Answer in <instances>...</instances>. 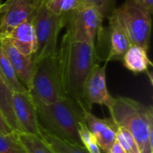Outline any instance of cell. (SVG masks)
<instances>
[{
	"label": "cell",
	"mask_w": 153,
	"mask_h": 153,
	"mask_svg": "<svg viewBox=\"0 0 153 153\" xmlns=\"http://www.w3.org/2000/svg\"><path fill=\"white\" fill-rule=\"evenodd\" d=\"M17 134H0V153H26Z\"/></svg>",
	"instance_id": "21"
},
{
	"label": "cell",
	"mask_w": 153,
	"mask_h": 153,
	"mask_svg": "<svg viewBox=\"0 0 153 153\" xmlns=\"http://www.w3.org/2000/svg\"><path fill=\"white\" fill-rule=\"evenodd\" d=\"M139 6L146 10L151 14L153 12V0H133Z\"/></svg>",
	"instance_id": "26"
},
{
	"label": "cell",
	"mask_w": 153,
	"mask_h": 153,
	"mask_svg": "<svg viewBox=\"0 0 153 153\" xmlns=\"http://www.w3.org/2000/svg\"><path fill=\"white\" fill-rule=\"evenodd\" d=\"M39 0H6L5 10L0 16V37L17 25L31 21Z\"/></svg>",
	"instance_id": "10"
},
{
	"label": "cell",
	"mask_w": 153,
	"mask_h": 153,
	"mask_svg": "<svg viewBox=\"0 0 153 153\" xmlns=\"http://www.w3.org/2000/svg\"><path fill=\"white\" fill-rule=\"evenodd\" d=\"M0 72L1 74L13 92H26L28 90L19 80L13 65L7 58L4 51L0 46Z\"/></svg>",
	"instance_id": "18"
},
{
	"label": "cell",
	"mask_w": 153,
	"mask_h": 153,
	"mask_svg": "<svg viewBox=\"0 0 153 153\" xmlns=\"http://www.w3.org/2000/svg\"><path fill=\"white\" fill-rule=\"evenodd\" d=\"M113 12L123 26L131 44L142 47L148 51L152 31V14L133 0H126Z\"/></svg>",
	"instance_id": "5"
},
{
	"label": "cell",
	"mask_w": 153,
	"mask_h": 153,
	"mask_svg": "<svg viewBox=\"0 0 153 153\" xmlns=\"http://www.w3.org/2000/svg\"><path fill=\"white\" fill-rule=\"evenodd\" d=\"M28 91L33 100L44 104L55 102L62 98L58 81L56 54L36 64Z\"/></svg>",
	"instance_id": "6"
},
{
	"label": "cell",
	"mask_w": 153,
	"mask_h": 153,
	"mask_svg": "<svg viewBox=\"0 0 153 153\" xmlns=\"http://www.w3.org/2000/svg\"><path fill=\"white\" fill-rule=\"evenodd\" d=\"M111 119L135 139L141 153H153V109L134 99L114 98L108 108Z\"/></svg>",
	"instance_id": "2"
},
{
	"label": "cell",
	"mask_w": 153,
	"mask_h": 153,
	"mask_svg": "<svg viewBox=\"0 0 153 153\" xmlns=\"http://www.w3.org/2000/svg\"><path fill=\"white\" fill-rule=\"evenodd\" d=\"M104 17L92 6H80L67 17L65 33L72 40L96 45Z\"/></svg>",
	"instance_id": "7"
},
{
	"label": "cell",
	"mask_w": 153,
	"mask_h": 153,
	"mask_svg": "<svg viewBox=\"0 0 153 153\" xmlns=\"http://www.w3.org/2000/svg\"><path fill=\"white\" fill-rule=\"evenodd\" d=\"M108 153H125V152L121 148V146L118 144V143L117 141H115Z\"/></svg>",
	"instance_id": "28"
},
{
	"label": "cell",
	"mask_w": 153,
	"mask_h": 153,
	"mask_svg": "<svg viewBox=\"0 0 153 153\" xmlns=\"http://www.w3.org/2000/svg\"><path fill=\"white\" fill-rule=\"evenodd\" d=\"M46 1L39 0L31 19L37 40L36 51L31 56L35 64L56 54L58 35L67 23L65 16L55 14L48 9Z\"/></svg>",
	"instance_id": "4"
},
{
	"label": "cell",
	"mask_w": 153,
	"mask_h": 153,
	"mask_svg": "<svg viewBox=\"0 0 153 153\" xmlns=\"http://www.w3.org/2000/svg\"><path fill=\"white\" fill-rule=\"evenodd\" d=\"M39 136L54 153H89L83 145L63 140L46 130L40 125L39 126Z\"/></svg>",
	"instance_id": "16"
},
{
	"label": "cell",
	"mask_w": 153,
	"mask_h": 153,
	"mask_svg": "<svg viewBox=\"0 0 153 153\" xmlns=\"http://www.w3.org/2000/svg\"><path fill=\"white\" fill-rule=\"evenodd\" d=\"M13 93L0 72V109L12 129L16 133H20L13 110Z\"/></svg>",
	"instance_id": "17"
},
{
	"label": "cell",
	"mask_w": 153,
	"mask_h": 153,
	"mask_svg": "<svg viewBox=\"0 0 153 153\" xmlns=\"http://www.w3.org/2000/svg\"><path fill=\"white\" fill-rule=\"evenodd\" d=\"M109 29H110V40H109V52L107 62L113 60H122L124 55L132 45L123 26L114 12L108 16Z\"/></svg>",
	"instance_id": "14"
},
{
	"label": "cell",
	"mask_w": 153,
	"mask_h": 153,
	"mask_svg": "<svg viewBox=\"0 0 153 153\" xmlns=\"http://www.w3.org/2000/svg\"><path fill=\"white\" fill-rule=\"evenodd\" d=\"M78 134H79V137L81 140L82 144L86 147L88 146L90 143H91L92 142L96 141L94 136L92 135V134L91 133V131L89 130L85 121H82L79 125V130H78Z\"/></svg>",
	"instance_id": "24"
},
{
	"label": "cell",
	"mask_w": 153,
	"mask_h": 153,
	"mask_svg": "<svg viewBox=\"0 0 153 153\" xmlns=\"http://www.w3.org/2000/svg\"><path fill=\"white\" fill-rule=\"evenodd\" d=\"M13 110L20 133L39 136V123L33 99L29 91L13 93Z\"/></svg>",
	"instance_id": "9"
},
{
	"label": "cell",
	"mask_w": 153,
	"mask_h": 153,
	"mask_svg": "<svg viewBox=\"0 0 153 153\" xmlns=\"http://www.w3.org/2000/svg\"><path fill=\"white\" fill-rule=\"evenodd\" d=\"M116 141L124 150L125 153H141L138 143L134 136L122 126H117Z\"/></svg>",
	"instance_id": "22"
},
{
	"label": "cell",
	"mask_w": 153,
	"mask_h": 153,
	"mask_svg": "<svg viewBox=\"0 0 153 153\" xmlns=\"http://www.w3.org/2000/svg\"><path fill=\"white\" fill-rule=\"evenodd\" d=\"M18 138L26 153H54L38 135L18 133Z\"/></svg>",
	"instance_id": "19"
},
{
	"label": "cell",
	"mask_w": 153,
	"mask_h": 153,
	"mask_svg": "<svg viewBox=\"0 0 153 153\" xmlns=\"http://www.w3.org/2000/svg\"><path fill=\"white\" fill-rule=\"evenodd\" d=\"M114 4V0H80L79 6H92L100 11L102 16L108 17L111 13L112 6Z\"/></svg>",
	"instance_id": "23"
},
{
	"label": "cell",
	"mask_w": 153,
	"mask_h": 153,
	"mask_svg": "<svg viewBox=\"0 0 153 153\" xmlns=\"http://www.w3.org/2000/svg\"><path fill=\"white\" fill-rule=\"evenodd\" d=\"M0 38L6 39L19 52L25 56H32L36 51V34L31 21L22 22Z\"/></svg>",
	"instance_id": "13"
},
{
	"label": "cell",
	"mask_w": 153,
	"mask_h": 153,
	"mask_svg": "<svg viewBox=\"0 0 153 153\" xmlns=\"http://www.w3.org/2000/svg\"><path fill=\"white\" fill-rule=\"evenodd\" d=\"M80 0H47L46 4L49 11L66 18L79 6Z\"/></svg>",
	"instance_id": "20"
},
{
	"label": "cell",
	"mask_w": 153,
	"mask_h": 153,
	"mask_svg": "<svg viewBox=\"0 0 153 153\" xmlns=\"http://www.w3.org/2000/svg\"><path fill=\"white\" fill-rule=\"evenodd\" d=\"M86 150L89 152V153H101V150L99 147V145L97 144L96 141L92 142L91 143H90L88 146L85 147Z\"/></svg>",
	"instance_id": "27"
},
{
	"label": "cell",
	"mask_w": 153,
	"mask_h": 153,
	"mask_svg": "<svg viewBox=\"0 0 153 153\" xmlns=\"http://www.w3.org/2000/svg\"><path fill=\"white\" fill-rule=\"evenodd\" d=\"M81 106V105H80ZM84 121L94 136L97 144L101 151L108 152L112 144L116 141L117 126L110 118H100L94 116L91 111L81 106Z\"/></svg>",
	"instance_id": "11"
},
{
	"label": "cell",
	"mask_w": 153,
	"mask_h": 153,
	"mask_svg": "<svg viewBox=\"0 0 153 153\" xmlns=\"http://www.w3.org/2000/svg\"><path fill=\"white\" fill-rule=\"evenodd\" d=\"M33 101L39 123L42 127L63 140L82 144L78 130L84 118L78 102L66 97L49 104L35 100Z\"/></svg>",
	"instance_id": "3"
},
{
	"label": "cell",
	"mask_w": 153,
	"mask_h": 153,
	"mask_svg": "<svg viewBox=\"0 0 153 153\" xmlns=\"http://www.w3.org/2000/svg\"><path fill=\"white\" fill-rule=\"evenodd\" d=\"M96 45L72 40L65 33L56 61L58 81L62 97H66L82 105L83 85L87 76L99 63Z\"/></svg>",
	"instance_id": "1"
},
{
	"label": "cell",
	"mask_w": 153,
	"mask_h": 153,
	"mask_svg": "<svg viewBox=\"0 0 153 153\" xmlns=\"http://www.w3.org/2000/svg\"><path fill=\"white\" fill-rule=\"evenodd\" d=\"M106 64H96L87 76L82 91V107L91 111L92 105L98 104L109 108L114 98L109 94L106 82Z\"/></svg>",
	"instance_id": "8"
},
{
	"label": "cell",
	"mask_w": 153,
	"mask_h": 153,
	"mask_svg": "<svg viewBox=\"0 0 153 153\" xmlns=\"http://www.w3.org/2000/svg\"><path fill=\"white\" fill-rule=\"evenodd\" d=\"M13 132L14 131L12 129V127L8 124L7 120L5 119V117H4V115L0 109V134H9Z\"/></svg>",
	"instance_id": "25"
},
{
	"label": "cell",
	"mask_w": 153,
	"mask_h": 153,
	"mask_svg": "<svg viewBox=\"0 0 153 153\" xmlns=\"http://www.w3.org/2000/svg\"><path fill=\"white\" fill-rule=\"evenodd\" d=\"M5 6H6V4H5V3H2V4H0V16L3 14V13L4 12V10H5Z\"/></svg>",
	"instance_id": "29"
},
{
	"label": "cell",
	"mask_w": 153,
	"mask_h": 153,
	"mask_svg": "<svg viewBox=\"0 0 153 153\" xmlns=\"http://www.w3.org/2000/svg\"><path fill=\"white\" fill-rule=\"evenodd\" d=\"M0 46L13 65L19 80L25 88L29 90L36 67V64L33 62L32 57L19 52L4 38H0Z\"/></svg>",
	"instance_id": "12"
},
{
	"label": "cell",
	"mask_w": 153,
	"mask_h": 153,
	"mask_svg": "<svg viewBox=\"0 0 153 153\" xmlns=\"http://www.w3.org/2000/svg\"><path fill=\"white\" fill-rule=\"evenodd\" d=\"M121 61L127 70L134 74L147 72L149 67L152 65L147 50L136 45L130 46Z\"/></svg>",
	"instance_id": "15"
}]
</instances>
